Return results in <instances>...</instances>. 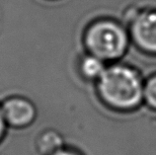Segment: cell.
<instances>
[{
  "label": "cell",
  "instance_id": "obj_1",
  "mask_svg": "<svg viewBox=\"0 0 156 155\" xmlns=\"http://www.w3.org/2000/svg\"><path fill=\"white\" fill-rule=\"evenodd\" d=\"M143 89L139 75L125 65L106 68L97 80V90L102 101L119 110L137 107L143 99Z\"/></svg>",
  "mask_w": 156,
  "mask_h": 155
},
{
  "label": "cell",
  "instance_id": "obj_2",
  "mask_svg": "<svg viewBox=\"0 0 156 155\" xmlns=\"http://www.w3.org/2000/svg\"><path fill=\"white\" fill-rule=\"evenodd\" d=\"M84 44L88 54L104 62L114 60L125 54L128 47V36L116 22L99 20L87 28L84 35Z\"/></svg>",
  "mask_w": 156,
  "mask_h": 155
},
{
  "label": "cell",
  "instance_id": "obj_3",
  "mask_svg": "<svg viewBox=\"0 0 156 155\" xmlns=\"http://www.w3.org/2000/svg\"><path fill=\"white\" fill-rule=\"evenodd\" d=\"M8 126L24 129L31 125L37 118V109L29 99L22 96L7 98L0 105Z\"/></svg>",
  "mask_w": 156,
  "mask_h": 155
},
{
  "label": "cell",
  "instance_id": "obj_4",
  "mask_svg": "<svg viewBox=\"0 0 156 155\" xmlns=\"http://www.w3.org/2000/svg\"><path fill=\"white\" fill-rule=\"evenodd\" d=\"M131 34L139 48L156 54V11H144L135 16Z\"/></svg>",
  "mask_w": 156,
  "mask_h": 155
},
{
  "label": "cell",
  "instance_id": "obj_5",
  "mask_svg": "<svg viewBox=\"0 0 156 155\" xmlns=\"http://www.w3.org/2000/svg\"><path fill=\"white\" fill-rule=\"evenodd\" d=\"M36 147L41 155H51L64 147V139L57 130L46 129L37 137Z\"/></svg>",
  "mask_w": 156,
  "mask_h": 155
},
{
  "label": "cell",
  "instance_id": "obj_6",
  "mask_svg": "<svg viewBox=\"0 0 156 155\" xmlns=\"http://www.w3.org/2000/svg\"><path fill=\"white\" fill-rule=\"evenodd\" d=\"M106 70L105 62L91 54L84 55L79 62L80 74L87 80H98Z\"/></svg>",
  "mask_w": 156,
  "mask_h": 155
},
{
  "label": "cell",
  "instance_id": "obj_7",
  "mask_svg": "<svg viewBox=\"0 0 156 155\" xmlns=\"http://www.w3.org/2000/svg\"><path fill=\"white\" fill-rule=\"evenodd\" d=\"M143 99L151 108L156 109V76L151 77L144 85L143 89Z\"/></svg>",
  "mask_w": 156,
  "mask_h": 155
},
{
  "label": "cell",
  "instance_id": "obj_8",
  "mask_svg": "<svg viewBox=\"0 0 156 155\" xmlns=\"http://www.w3.org/2000/svg\"><path fill=\"white\" fill-rule=\"evenodd\" d=\"M7 126H8V125L6 123L5 119H4L2 110H1V107H0V140L2 139L3 136H4V134H5Z\"/></svg>",
  "mask_w": 156,
  "mask_h": 155
},
{
  "label": "cell",
  "instance_id": "obj_9",
  "mask_svg": "<svg viewBox=\"0 0 156 155\" xmlns=\"http://www.w3.org/2000/svg\"><path fill=\"white\" fill-rule=\"evenodd\" d=\"M51 155H81L79 154L78 152H76L75 150L73 149H68V148H61L60 150H58V151H56L55 153H53Z\"/></svg>",
  "mask_w": 156,
  "mask_h": 155
}]
</instances>
